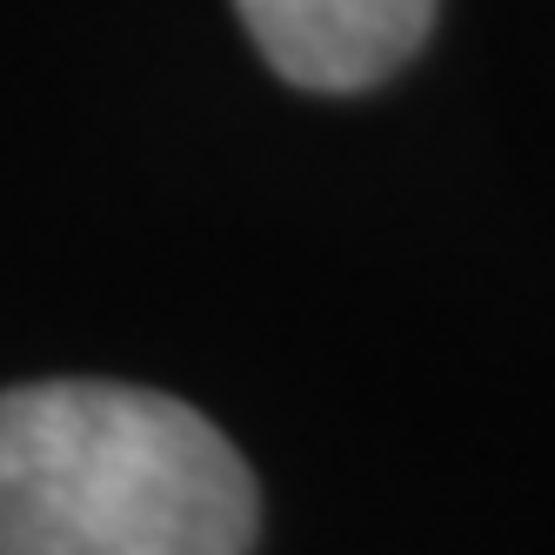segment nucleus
Instances as JSON below:
<instances>
[{
	"mask_svg": "<svg viewBox=\"0 0 555 555\" xmlns=\"http://www.w3.org/2000/svg\"><path fill=\"white\" fill-rule=\"evenodd\" d=\"M261 495L242 449L128 382L0 395V555H248Z\"/></svg>",
	"mask_w": 555,
	"mask_h": 555,
	"instance_id": "obj_1",
	"label": "nucleus"
},
{
	"mask_svg": "<svg viewBox=\"0 0 555 555\" xmlns=\"http://www.w3.org/2000/svg\"><path fill=\"white\" fill-rule=\"evenodd\" d=\"M442 0H234L248 41L308 94H362L409 67Z\"/></svg>",
	"mask_w": 555,
	"mask_h": 555,
	"instance_id": "obj_2",
	"label": "nucleus"
}]
</instances>
